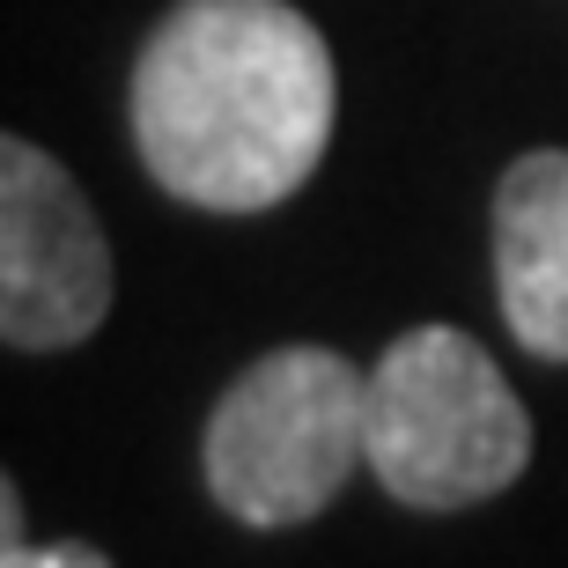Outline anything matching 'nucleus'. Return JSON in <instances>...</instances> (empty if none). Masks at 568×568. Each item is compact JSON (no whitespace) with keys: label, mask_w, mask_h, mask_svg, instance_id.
I'll use <instances>...</instances> for the list:
<instances>
[{"label":"nucleus","mask_w":568,"mask_h":568,"mask_svg":"<svg viewBox=\"0 0 568 568\" xmlns=\"http://www.w3.org/2000/svg\"><path fill=\"white\" fill-rule=\"evenodd\" d=\"M369 465V369L339 347H274L214 399L200 436L207 495L252 531L311 525Z\"/></svg>","instance_id":"nucleus-2"},{"label":"nucleus","mask_w":568,"mask_h":568,"mask_svg":"<svg viewBox=\"0 0 568 568\" xmlns=\"http://www.w3.org/2000/svg\"><path fill=\"white\" fill-rule=\"evenodd\" d=\"M111 317V244L60 155L0 141V339L16 355L82 347Z\"/></svg>","instance_id":"nucleus-4"},{"label":"nucleus","mask_w":568,"mask_h":568,"mask_svg":"<svg viewBox=\"0 0 568 568\" xmlns=\"http://www.w3.org/2000/svg\"><path fill=\"white\" fill-rule=\"evenodd\" d=\"M531 414L458 325H414L369 369V473L406 509H473L525 480Z\"/></svg>","instance_id":"nucleus-3"},{"label":"nucleus","mask_w":568,"mask_h":568,"mask_svg":"<svg viewBox=\"0 0 568 568\" xmlns=\"http://www.w3.org/2000/svg\"><path fill=\"white\" fill-rule=\"evenodd\" d=\"M0 568H111L89 539H52V547H0Z\"/></svg>","instance_id":"nucleus-6"},{"label":"nucleus","mask_w":568,"mask_h":568,"mask_svg":"<svg viewBox=\"0 0 568 568\" xmlns=\"http://www.w3.org/2000/svg\"><path fill=\"white\" fill-rule=\"evenodd\" d=\"M339 111L317 22L288 0H178L133 60L148 178L207 214H266L311 185Z\"/></svg>","instance_id":"nucleus-1"},{"label":"nucleus","mask_w":568,"mask_h":568,"mask_svg":"<svg viewBox=\"0 0 568 568\" xmlns=\"http://www.w3.org/2000/svg\"><path fill=\"white\" fill-rule=\"evenodd\" d=\"M495 295L525 355L568 362V148H531L495 185Z\"/></svg>","instance_id":"nucleus-5"}]
</instances>
